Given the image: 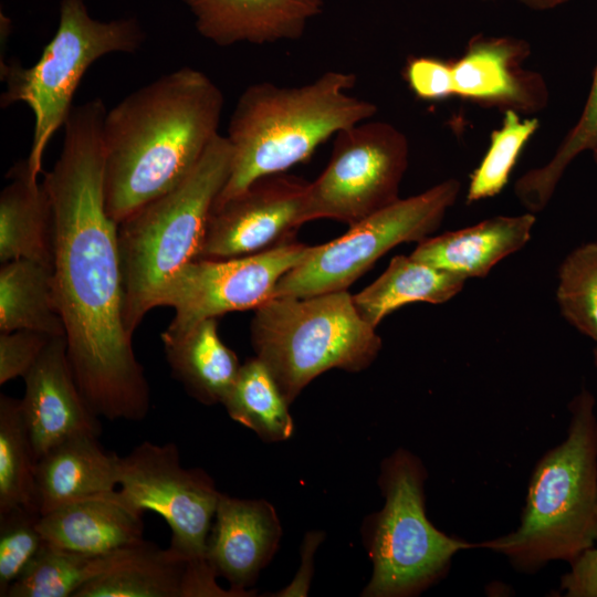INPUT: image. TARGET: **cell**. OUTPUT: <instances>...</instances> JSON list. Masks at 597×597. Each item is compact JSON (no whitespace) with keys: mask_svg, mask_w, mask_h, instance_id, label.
<instances>
[{"mask_svg":"<svg viewBox=\"0 0 597 597\" xmlns=\"http://www.w3.org/2000/svg\"><path fill=\"white\" fill-rule=\"evenodd\" d=\"M467 280L413 259L394 256L383 274L353 295L359 315L373 327L401 306L427 302L441 304L463 289Z\"/></svg>","mask_w":597,"mask_h":597,"instance_id":"cell-24","label":"cell"},{"mask_svg":"<svg viewBox=\"0 0 597 597\" xmlns=\"http://www.w3.org/2000/svg\"><path fill=\"white\" fill-rule=\"evenodd\" d=\"M112 555L92 556L45 542L7 597H75L106 569Z\"/></svg>","mask_w":597,"mask_h":597,"instance_id":"cell-28","label":"cell"},{"mask_svg":"<svg viewBox=\"0 0 597 597\" xmlns=\"http://www.w3.org/2000/svg\"><path fill=\"white\" fill-rule=\"evenodd\" d=\"M594 358H595V364L597 366V347L595 348Z\"/></svg>","mask_w":597,"mask_h":597,"instance_id":"cell-39","label":"cell"},{"mask_svg":"<svg viewBox=\"0 0 597 597\" xmlns=\"http://www.w3.org/2000/svg\"><path fill=\"white\" fill-rule=\"evenodd\" d=\"M40 513L19 509L0 514V597L22 575L45 540L38 528Z\"/></svg>","mask_w":597,"mask_h":597,"instance_id":"cell-32","label":"cell"},{"mask_svg":"<svg viewBox=\"0 0 597 597\" xmlns=\"http://www.w3.org/2000/svg\"><path fill=\"white\" fill-rule=\"evenodd\" d=\"M307 184L285 172L271 175L214 205L198 259L250 255L292 241L303 224Z\"/></svg>","mask_w":597,"mask_h":597,"instance_id":"cell-13","label":"cell"},{"mask_svg":"<svg viewBox=\"0 0 597 597\" xmlns=\"http://www.w3.org/2000/svg\"><path fill=\"white\" fill-rule=\"evenodd\" d=\"M460 192L461 182L449 178L418 195L399 198L349 226L339 238L314 245L302 262L279 280L273 297L346 291L392 248L429 238Z\"/></svg>","mask_w":597,"mask_h":597,"instance_id":"cell-9","label":"cell"},{"mask_svg":"<svg viewBox=\"0 0 597 597\" xmlns=\"http://www.w3.org/2000/svg\"><path fill=\"white\" fill-rule=\"evenodd\" d=\"M171 375L197 401L222 404L241 364L220 338L217 318H207L181 335L161 337Z\"/></svg>","mask_w":597,"mask_h":597,"instance_id":"cell-22","label":"cell"},{"mask_svg":"<svg viewBox=\"0 0 597 597\" xmlns=\"http://www.w3.org/2000/svg\"><path fill=\"white\" fill-rule=\"evenodd\" d=\"M118 458L106 451L95 434L76 436L52 448L36 462L39 513L42 515L71 502L115 491Z\"/></svg>","mask_w":597,"mask_h":597,"instance_id":"cell-20","label":"cell"},{"mask_svg":"<svg viewBox=\"0 0 597 597\" xmlns=\"http://www.w3.org/2000/svg\"><path fill=\"white\" fill-rule=\"evenodd\" d=\"M188 561L143 540L113 553L75 597H182Z\"/></svg>","mask_w":597,"mask_h":597,"instance_id":"cell-23","label":"cell"},{"mask_svg":"<svg viewBox=\"0 0 597 597\" xmlns=\"http://www.w3.org/2000/svg\"><path fill=\"white\" fill-rule=\"evenodd\" d=\"M482 1H493V0H482Z\"/></svg>","mask_w":597,"mask_h":597,"instance_id":"cell-40","label":"cell"},{"mask_svg":"<svg viewBox=\"0 0 597 597\" xmlns=\"http://www.w3.org/2000/svg\"><path fill=\"white\" fill-rule=\"evenodd\" d=\"M426 471L419 459L398 450L381 465L383 509L369 517L366 546L373 575L363 596L406 597L426 589L462 549L479 547L436 528L425 510Z\"/></svg>","mask_w":597,"mask_h":597,"instance_id":"cell-8","label":"cell"},{"mask_svg":"<svg viewBox=\"0 0 597 597\" xmlns=\"http://www.w3.org/2000/svg\"><path fill=\"white\" fill-rule=\"evenodd\" d=\"M530 54V44L519 38L473 36L452 61L454 96L503 113L542 111L548 88L541 74L523 66Z\"/></svg>","mask_w":597,"mask_h":597,"instance_id":"cell-14","label":"cell"},{"mask_svg":"<svg viewBox=\"0 0 597 597\" xmlns=\"http://www.w3.org/2000/svg\"><path fill=\"white\" fill-rule=\"evenodd\" d=\"M250 328L255 357L266 366L289 404L329 369H366L383 346L347 290L305 297L274 296L254 310Z\"/></svg>","mask_w":597,"mask_h":597,"instance_id":"cell-6","label":"cell"},{"mask_svg":"<svg viewBox=\"0 0 597 597\" xmlns=\"http://www.w3.org/2000/svg\"><path fill=\"white\" fill-rule=\"evenodd\" d=\"M274 507L265 500L238 499L221 493L207 543V561L218 577L241 597L250 593L281 538Z\"/></svg>","mask_w":597,"mask_h":597,"instance_id":"cell-16","label":"cell"},{"mask_svg":"<svg viewBox=\"0 0 597 597\" xmlns=\"http://www.w3.org/2000/svg\"><path fill=\"white\" fill-rule=\"evenodd\" d=\"M567 437L537 462L519 527L479 543L522 570L574 561L597 541V419L586 389L568 406Z\"/></svg>","mask_w":597,"mask_h":597,"instance_id":"cell-4","label":"cell"},{"mask_svg":"<svg viewBox=\"0 0 597 597\" xmlns=\"http://www.w3.org/2000/svg\"><path fill=\"white\" fill-rule=\"evenodd\" d=\"M294 241L237 258L197 259L184 265L160 291L156 307L175 317L160 337L184 334L199 322L229 312L255 310L273 297L279 280L313 250Z\"/></svg>","mask_w":597,"mask_h":597,"instance_id":"cell-12","label":"cell"},{"mask_svg":"<svg viewBox=\"0 0 597 597\" xmlns=\"http://www.w3.org/2000/svg\"><path fill=\"white\" fill-rule=\"evenodd\" d=\"M30 329L65 336L54 286L53 268L14 260L0 269V331Z\"/></svg>","mask_w":597,"mask_h":597,"instance_id":"cell-25","label":"cell"},{"mask_svg":"<svg viewBox=\"0 0 597 597\" xmlns=\"http://www.w3.org/2000/svg\"><path fill=\"white\" fill-rule=\"evenodd\" d=\"M224 98L202 71L184 66L132 92L106 112L104 192L119 223L178 185L219 134Z\"/></svg>","mask_w":597,"mask_h":597,"instance_id":"cell-2","label":"cell"},{"mask_svg":"<svg viewBox=\"0 0 597 597\" xmlns=\"http://www.w3.org/2000/svg\"><path fill=\"white\" fill-rule=\"evenodd\" d=\"M98 98L73 107L52 169L43 175L53 220V275L74 379L90 409L107 420L140 421L150 391L123 320L118 223L104 192Z\"/></svg>","mask_w":597,"mask_h":597,"instance_id":"cell-1","label":"cell"},{"mask_svg":"<svg viewBox=\"0 0 597 597\" xmlns=\"http://www.w3.org/2000/svg\"><path fill=\"white\" fill-rule=\"evenodd\" d=\"M523 6L536 10L545 11L557 8L562 4L569 2L570 0H517Z\"/></svg>","mask_w":597,"mask_h":597,"instance_id":"cell-37","label":"cell"},{"mask_svg":"<svg viewBox=\"0 0 597 597\" xmlns=\"http://www.w3.org/2000/svg\"><path fill=\"white\" fill-rule=\"evenodd\" d=\"M23 379L21 411L36 460L70 438L100 436L98 417L90 409L74 379L65 336L49 342Z\"/></svg>","mask_w":597,"mask_h":597,"instance_id":"cell-15","label":"cell"},{"mask_svg":"<svg viewBox=\"0 0 597 597\" xmlns=\"http://www.w3.org/2000/svg\"><path fill=\"white\" fill-rule=\"evenodd\" d=\"M536 222L534 213L495 216L463 229L429 237L411 256L465 280L484 277L503 259L526 245Z\"/></svg>","mask_w":597,"mask_h":597,"instance_id":"cell-19","label":"cell"},{"mask_svg":"<svg viewBox=\"0 0 597 597\" xmlns=\"http://www.w3.org/2000/svg\"><path fill=\"white\" fill-rule=\"evenodd\" d=\"M222 405L232 420L249 428L266 442L284 441L293 433L290 404L258 357L241 365Z\"/></svg>","mask_w":597,"mask_h":597,"instance_id":"cell-26","label":"cell"},{"mask_svg":"<svg viewBox=\"0 0 597 597\" xmlns=\"http://www.w3.org/2000/svg\"><path fill=\"white\" fill-rule=\"evenodd\" d=\"M597 145V64L586 103L578 121L553 156L542 166L521 176L514 186L520 203L531 213L541 212L552 199L564 172L584 151Z\"/></svg>","mask_w":597,"mask_h":597,"instance_id":"cell-29","label":"cell"},{"mask_svg":"<svg viewBox=\"0 0 597 597\" xmlns=\"http://www.w3.org/2000/svg\"><path fill=\"white\" fill-rule=\"evenodd\" d=\"M561 589L567 597H597V541L570 562Z\"/></svg>","mask_w":597,"mask_h":597,"instance_id":"cell-35","label":"cell"},{"mask_svg":"<svg viewBox=\"0 0 597 597\" xmlns=\"http://www.w3.org/2000/svg\"><path fill=\"white\" fill-rule=\"evenodd\" d=\"M232 148L218 134L174 188L118 223L124 325L134 334L168 281L198 259L207 222L231 170Z\"/></svg>","mask_w":597,"mask_h":597,"instance_id":"cell-5","label":"cell"},{"mask_svg":"<svg viewBox=\"0 0 597 597\" xmlns=\"http://www.w3.org/2000/svg\"><path fill=\"white\" fill-rule=\"evenodd\" d=\"M323 534L318 532L307 533L302 547V564L294 580L275 596H305L307 595L311 574L313 572V557Z\"/></svg>","mask_w":597,"mask_h":597,"instance_id":"cell-36","label":"cell"},{"mask_svg":"<svg viewBox=\"0 0 597 597\" xmlns=\"http://www.w3.org/2000/svg\"><path fill=\"white\" fill-rule=\"evenodd\" d=\"M118 498L136 511L161 516L169 548L186 561L207 559V543L221 495L200 468H185L174 442L143 441L118 458Z\"/></svg>","mask_w":597,"mask_h":597,"instance_id":"cell-11","label":"cell"},{"mask_svg":"<svg viewBox=\"0 0 597 597\" xmlns=\"http://www.w3.org/2000/svg\"><path fill=\"white\" fill-rule=\"evenodd\" d=\"M53 337L35 331L18 329L0 334V385L24 377Z\"/></svg>","mask_w":597,"mask_h":597,"instance_id":"cell-34","label":"cell"},{"mask_svg":"<svg viewBox=\"0 0 597 597\" xmlns=\"http://www.w3.org/2000/svg\"><path fill=\"white\" fill-rule=\"evenodd\" d=\"M36 462L20 399L1 395L0 514L19 509L39 513L35 499Z\"/></svg>","mask_w":597,"mask_h":597,"instance_id":"cell-27","label":"cell"},{"mask_svg":"<svg viewBox=\"0 0 597 597\" xmlns=\"http://www.w3.org/2000/svg\"><path fill=\"white\" fill-rule=\"evenodd\" d=\"M356 81L354 73L327 71L298 86H248L230 117L231 170L214 205L307 160L339 130L374 118L377 106L350 94Z\"/></svg>","mask_w":597,"mask_h":597,"instance_id":"cell-3","label":"cell"},{"mask_svg":"<svg viewBox=\"0 0 597 597\" xmlns=\"http://www.w3.org/2000/svg\"><path fill=\"white\" fill-rule=\"evenodd\" d=\"M198 33L219 46L298 40L323 0H181Z\"/></svg>","mask_w":597,"mask_h":597,"instance_id":"cell-17","label":"cell"},{"mask_svg":"<svg viewBox=\"0 0 597 597\" xmlns=\"http://www.w3.org/2000/svg\"><path fill=\"white\" fill-rule=\"evenodd\" d=\"M0 195V261L31 260L53 268V220L43 182L28 159L9 170Z\"/></svg>","mask_w":597,"mask_h":597,"instance_id":"cell-21","label":"cell"},{"mask_svg":"<svg viewBox=\"0 0 597 597\" xmlns=\"http://www.w3.org/2000/svg\"><path fill=\"white\" fill-rule=\"evenodd\" d=\"M593 159L597 166V145L591 149Z\"/></svg>","mask_w":597,"mask_h":597,"instance_id":"cell-38","label":"cell"},{"mask_svg":"<svg viewBox=\"0 0 597 597\" xmlns=\"http://www.w3.org/2000/svg\"><path fill=\"white\" fill-rule=\"evenodd\" d=\"M334 137L327 166L307 184L302 223L332 219L352 226L400 198L409 143L399 128L371 118Z\"/></svg>","mask_w":597,"mask_h":597,"instance_id":"cell-10","label":"cell"},{"mask_svg":"<svg viewBox=\"0 0 597 597\" xmlns=\"http://www.w3.org/2000/svg\"><path fill=\"white\" fill-rule=\"evenodd\" d=\"M116 490L40 515L41 535L50 544L92 556L107 555L143 541V513L123 502Z\"/></svg>","mask_w":597,"mask_h":597,"instance_id":"cell-18","label":"cell"},{"mask_svg":"<svg viewBox=\"0 0 597 597\" xmlns=\"http://www.w3.org/2000/svg\"><path fill=\"white\" fill-rule=\"evenodd\" d=\"M144 40V30L135 18L102 21L91 17L86 0H61L57 29L40 59L28 67L18 62L1 64L6 83L1 107L24 103L34 116L27 158L34 176L42 172L44 150L64 126L87 69L107 54L137 51Z\"/></svg>","mask_w":597,"mask_h":597,"instance_id":"cell-7","label":"cell"},{"mask_svg":"<svg viewBox=\"0 0 597 597\" xmlns=\"http://www.w3.org/2000/svg\"><path fill=\"white\" fill-rule=\"evenodd\" d=\"M556 302L563 317L597 343V241L566 255L558 269Z\"/></svg>","mask_w":597,"mask_h":597,"instance_id":"cell-31","label":"cell"},{"mask_svg":"<svg viewBox=\"0 0 597 597\" xmlns=\"http://www.w3.org/2000/svg\"><path fill=\"white\" fill-rule=\"evenodd\" d=\"M536 117H523L506 111L491 133L489 148L470 177L467 202L473 203L499 195L507 185L521 153L540 128Z\"/></svg>","mask_w":597,"mask_h":597,"instance_id":"cell-30","label":"cell"},{"mask_svg":"<svg viewBox=\"0 0 597 597\" xmlns=\"http://www.w3.org/2000/svg\"><path fill=\"white\" fill-rule=\"evenodd\" d=\"M404 78L416 97L440 102L454 96L452 61L436 56H412L404 67Z\"/></svg>","mask_w":597,"mask_h":597,"instance_id":"cell-33","label":"cell"}]
</instances>
